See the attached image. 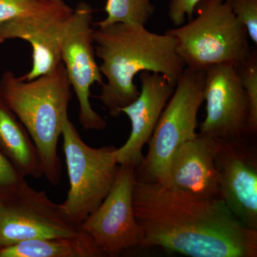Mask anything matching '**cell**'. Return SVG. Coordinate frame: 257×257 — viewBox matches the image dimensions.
Instances as JSON below:
<instances>
[{"label": "cell", "instance_id": "cell-1", "mask_svg": "<svg viewBox=\"0 0 257 257\" xmlns=\"http://www.w3.org/2000/svg\"><path fill=\"white\" fill-rule=\"evenodd\" d=\"M133 199L143 231L140 247L192 257L257 256L256 230L243 226L220 198L136 180Z\"/></svg>", "mask_w": 257, "mask_h": 257}, {"label": "cell", "instance_id": "cell-2", "mask_svg": "<svg viewBox=\"0 0 257 257\" xmlns=\"http://www.w3.org/2000/svg\"><path fill=\"white\" fill-rule=\"evenodd\" d=\"M94 40L99 69L106 82L98 96L113 117L140 94L135 77L142 72L160 74L175 86L186 68L175 37L147 30L144 25L115 23L98 27Z\"/></svg>", "mask_w": 257, "mask_h": 257}, {"label": "cell", "instance_id": "cell-3", "mask_svg": "<svg viewBox=\"0 0 257 257\" xmlns=\"http://www.w3.org/2000/svg\"><path fill=\"white\" fill-rule=\"evenodd\" d=\"M71 84L63 63L30 81L6 71L0 77V99L28 130L41 160L44 176L52 185L60 182L59 140L68 118Z\"/></svg>", "mask_w": 257, "mask_h": 257}, {"label": "cell", "instance_id": "cell-4", "mask_svg": "<svg viewBox=\"0 0 257 257\" xmlns=\"http://www.w3.org/2000/svg\"><path fill=\"white\" fill-rule=\"evenodd\" d=\"M196 18L167 30L175 37L186 67L205 71L217 64L236 67L251 53L247 30L236 18L227 0H201Z\"/></svg>", "mask_w": 257, "mask_h": 257}, {"label": "cell", "instance_id": "cell-5", "mask_svg": "<svg viewBox=\"0 0 257 257\" xmlns=\"http://www.w3.org/2000/svg\"><path fill=\"white\" fill-rule=\"evenodd\" d=\"M205 71L186 67L149 140L136 180L165 184L171 160L182 144L197 136V115L204 101Z\"/></svg>", "mask_w": 257, "mask_h": 257}, {"label": "cell", "instance_id": "cell-6", "mask_svg": "<svg viewBox=\"0 0 257 257\" xmlns=\"http://www.w3.org/2000/svg\"><path fill=\"white\" fill-rule=\"evenodd\" d=\"M69 189L62 203L70 221L78 226L100 205L114 184L119 165L114 146L93 148L84 143L69 117L62 133Z\"/></svg>", "mask_w": 257, "mask_h": 257}, {"label": "cell", "instance_id": "cell-7", "mask_svg": "<svg viewBox=\"0 0 257 257\" xmlns=\"http://www.w3.org/2000/svg\"><path fill=\"white\" fill-rule=\"evenodd\" d=\"M69 219L62 204L26 182L0 202V247L25 240L70 237L82 234Z\"/></svg>", "mask_w": 257, "mask_h": 257}, {"label": "cell", "instance_id": "cell-8", "mask_svg": "<svg viewBox=\"0 0 257 257\" xmlns=\"http://www.w3.org/2000/svg\"><path fill=\"white\" fill-rule=\"evenodd\" d=\"M135 182V167L119 165L109 194L78 226L104 256H119L141 243L143 231L133 209Z\"/></svg>", "mask_w": 257, "mask_h": 257}, {"label": "cell", "instance_id": "cell-9", "mask_svg": "<svg viewBox=\"0 0 257 257\" xmlns=\"http://www.w3.org/2000/svg\"><path fill=\"white\" fill-rule=\"evenodd\" d=\"M93 10L81 2L69 18L61 46V58L71 87L79 101V121L84 130H102L105 120L91 105L90 88L95 83L103 84L102 74L95 58Z\"/></svg>", "mask_w": 257, "mask_h": 257}, {"label": "cell", "instance_id": "cell-10", "mask_svg": "<svg viewBox=\"0 0 257 257\" xmlns=\"http://www.w3.org/2000/svg\"><path fill=\"white\" fill-rule=\"evenodd\" d=\"M73 11L64 0H39L28 13L0 23V45L20 39L31 45L32 68L20 79L32 80L62 63V37Z\"/></svg>", "mask_w": 257, "mask_h": 257}, {"label": "cell", "instance_id": "cell-11", "mask_svg": "<svg viewBox=\"0 0 257 257\" xmlns=\"http://www.w3.org/2000/svg\"><path fill=\"white\" fill-rule=\"evenodd\" d=\"M214 164L219 197L238 220L257 231V157L243 138L218 139Z\"/></svg>", "mask_w": 257, "mask_h": 257}, {"label": "cell", "instance_id": "cell-12", "mask_svg": "<svg viewBox=\"0 0 257 257\" xmlns=\"http://www.w3.org/2000/svg\"><path fill=\"white\" fill-rule=\"evenodd\" d=\"M204 101L206 116L199 133L218 139L247 134L249 100L234 67L217 64L206 69Z\"/></svg>", "mask_w": 257, "mask_h": 257}, {"label": "cell", "instance_id": "cell-13", "mask_svg": "<svg viewBox=\"0 0 257 257\" xmlns=\"http://www.w3.org/2000/svg\"><path fill=\"white\" fill-rule=\"evenodd\" d=\"M140 79L141 89L138 97L120 110L131 121V134L124 145L114 151L115 160L119 165L135 168L143 163V147L151 138L175 88L162 74L148 71L142 72Z\"/></svg>", "mask_w": 257, "mask_h": 257}, {"label": "cell", "instance_id": "cell-14", "mask_svg": "<svg viewBox=\"0 0 257 257\" xmlns=\"http://www.w3.org/2000/svg\"><path fill=\"white\" fill-rule=\"evenodd\" d=\"M216 147V138L200 133L182 144L171 160L164 185L202 199L219 198Z\"/></svg>", "mask_w": 257, "mask_h": 257}, {"label": "cell", "instance_id": "cell-15", "mask_svg": "<svg viewBox=\"0 0 257 257\" xmlns=\"http://www.w3.org/2000/svg\"><path fill=\"white\" fill-rule=\"evenodd\" d=\"M0 152L24 176H44L38 151L28 130L0 99Z\"/></svg>", "mask_w": 257, "mask_h": 257}, {"label": "cell", "instance_id": "cell-16", "mask_svg": "<svg viewBox=\"0 0 257 257\" xmlns=\"http://www.w3.org/2000/svg\"><path fill=\"white\" fill-rule=\"evenodd\" d=\"M102 253L84 234L70 237L25 240L0 247V257H101Z\"/></svg>", "mask_w": 257, "mask_h": 257}, {"label": "cell", "instance_id": "cell-17", "mask_svg": "<svg viewBox=\"0 0 257 257\" xmlns=\"http://www.w3.org/2000/svg\"><path fill=\"white\" fill-rule=\"evenodd\" d=\"M106 18L96 23L104 27L115 23H133L144 25L155 14V8L150 0H107Z\"/></svg>", "mask_w": 257, "mask_h": 257}, {"label": "cell", "instance_id": "cell-18", "mask_svg": "<svg viewBox=\"0 0 257 257\" xmlns=\"http://www.w3.org/2000/svg\"><path fill=\"white\" fill-rule=\"evenodd\" d=\"M242 84L250 104L247 134L256 135L257 132V52L251 50L246 60L235 67Z\"/></svg>", "mask_w": 257, "mask_h": 257}, {"label": "cell", "instance_id": "cell-19", "mask_svg": "<svg viewBox=\"0 0 257 257\" xmlns=\"http://www.w3.org/2000/svg\"><path fill=\"white\" fill-rule=\"evenodd\" d=\"M236 18L244 25L248 37L257 44V0H227Z\"/></svg>", "mask_w": 257, "mask_h": 257}, {"label": "cell", "instance_id": "cell-20", "mask_svg": "<svg viewBox=\"0 0 257 257\" xmlns=\"http://www.w3.org/2000/svg\"><path fill=\"white\" fill-rule=\"evenodd\" d=\"M25 181V177L0 152V202L10 197Z\"/></svg>", "mask_w": 257, "mask_h": 257}, {"label": "cell", "instance_id": "cell-21", "mask_svg": "<svg viewBox=\"0 0 257 257\" xmlns=\"http://www.w3.org/2000/svg\"><path fill=\"white\" fill-rule=\"evenodd\" d=\"M201 0H171L169 5L168 16L175 27L185 23L186 20L194 18V10Z\"/></svg>", "mask_w": 257, "mask_h": 257}, {"label": "cell", "instance_id": "cell-22", "mask_svg": "<svg viewBox=\"0 0 257 257\" xmlns=\"http://www.w3.org/2000/svg\"><path fill=\"white\" fill-rule=\"evenodd\" d=\"M39 0H0V23L21 16L31 10Z\"/></svg>", "mask_w": 257, "mask_h": 257}]
</instances>
